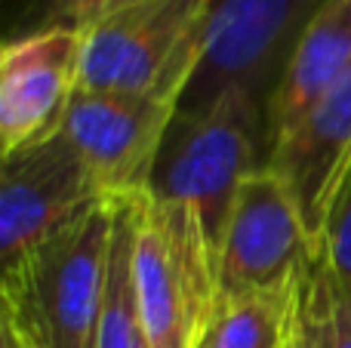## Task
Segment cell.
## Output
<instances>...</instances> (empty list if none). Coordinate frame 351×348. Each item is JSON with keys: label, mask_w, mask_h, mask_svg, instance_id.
I'll use <instances>...</instances> for the list:
<instances>
[{"label": "cell", "mask_w": 351, "mask_h": 348, "mask_svg": "<svg viewBox=\"0 0 351 348\" xmlns=\"http://www.w3.org/2000/svg\"><path fill=\"white\" fill-rule=\"evenodd\" d=\"M111 225L105 201L3 269V321L31 348H96Z\"/></svg>", "instance_id": "1"}, {"label": "cell", "mask_w": 351, "mask_h": 348, "mask_svg": "<svg viewBox=\"0 0 351 348\" xmlns=\"http://www.w3.org/2000/svg\"><path fill=\"white\" fill-rule=\"evenodd\" d=\"M262 142L268 145V123L259 117V92L228 90L197 114L179 111L158 154L148 195L197 216L216 269L237 191L259 170Z\"/></svg>", "instance_id": "2"}, {"label": "cell", "mask_w": 351, "mask_h": 348, "mask_svg": "<svg viewBox=\"0 0 351 348\" xmlns=\"http://www.w3.org/2000/svg\"><path fill=\"white\" fill-rule=\"evenodd\" d=\"M210 0H145L84 31L77 86L182 102L204 55Z\"/></svg>", "instance_id": "3"}, {"label": "cell", "mask_w": 351, "mask_h": 348, "mask_svg": "<svg viewBox=\"0 0 351 348\" xmlns=\"http://www.w3.org/2000/svg\"><path fill=\"white\" fill-rule=\"evenodd\" d=\"M136 287L148 345L200 348L216 308V259L188 207L142 197Z\"/></svg>", "instance_id": "4"}, {"label": "cell", "mask_w": 351, "mask_h": 348, "mask_svg": "<svg viewBox=\"0 0 351 348\" xmlns=\"http://www.w3.org/2000/svg\"><path fill=\"white\" fill-rule=\"evenodd\" d=\"M324 0H210L204 55L179 102L182 114L210 108L222 92H259L274 62L290 59Z\"/></svg>", "instance_id": "5"}, {"label": "cell", "mask_w": 351, "mask_h": 348, "mask_svg": "<svg viewBox=\"0 0 351 348\" xmlns=\"http://www.w3.org/2000/svg\"><path fill=\"white\" fill-rule=\"evenodd\" d=\"M179 105L127 92L77 86L59 133L96 179L108 201L142 197L152 188L154 164Z\"/></svg>", "instance_id": "6"}, {"label": "cell", "mask_w": 351, "mask_h": 348, "mask_svg": "<svg viewBox=\"0 0 351 348\" xmlns=\"http://www.w3.org/2000/svg\"><path fill=\"white\" fill-rule=\"evenodd\" d=\"M305 225L287 188L268 166L250 173L225 225L216 269V302L296 284L315 265Z\"/></svg>", "instance_id": "7"}, {"label": "cell", "mask_w": 351, "mask_h": 348, "mask_svg": "<svg viewBox=\"0 0 351 348\" xmlns=\"http://www.w3.org/2000/svg\"><path fill=\"white\" fill-rule=\"evenodd\" d=\"M105 201L108 197L62 133L6 158L0 188L3 269Z\"/></svg>", "instance_id": "8"}, {"label": "cell", "mask_w": 351, "mask_h": 348, "mask_svg": "<svg viewBox=\"0 0 351 348\" xmlns=\"http://www.w3.org/2000/svg\"><path fill=\"white\" fill-rule=\"evenodd\" d=\"M265 166L287 188L321 256L333 213L351 185V74L271 142Z\"/></svg>", "instance_id": "9"}, {"label": "cell", "mask_w": 351, "mask_h": 348, "mask_svg": "<svg viewBox=\"0 0 351 348\" xmlns=\"http://www.w3.org/2000/svg\"><path fill=\"white\" fill-rule=\"evenodd\" d=\"M84 31L40 28L0 53L3 160L59 133L80 80Z\"/></svg>", "instance_id": "10"}, {"label": "cell", "mask_w": 351, "mask_h": 348, "mask_svg": "<svg viewBox=\"0 0 351 348\" xmlns=\"http://www.w3.org/2000/svg\"><path fill=\"white\" fill-rule=\"evenodd\" d=\"M351 74V0H324L268 99V148Z\"/></svg>", "instance_id": "11"}, {"label": "cell", "mask_w": 351, "mask_h": 348, "mask_svg": "<svg viewBox=\"0 0 351 348\" xmlns=\"http://www.w3.org/2000/svg\"><path fill=\"white\" fill-rule=\"evenodd\" d=\"M142 197L114 201L108 275H105L102 308H99L96 348H152L139 308V287H136V232H139Z\"/></svg>", "instance_id": "12"}, {"label": "cell", "mask_w": 351, "mask_h": 348, "mask_svg": "<svg viewBox=\"0 0 351 348\" xmlns=\"http://www.w3.org/2000/svg\"><path fill=\"white\" fill-rule=\"evenodd\" d=\"M302 281L268 293L216 302L200 348H290Z\"/></svg>", "instance_id": "13"}, {"label": "cell", "mask_w": 351, "mask_h": 348, "mask_svg": "<svg viewBox=\"0 0 351 348\" xmlns=\"http://www.w3.org/2000/svg\"><path fill=\"white\" fill-rule=\"evenodd\" d=\"M296 348H351V287L330 275L321 256L299 293Z\"/></svg>", "instance_id": "14"}, {"label": "cell", "mask_w": 351, "mask_h": 348, "mask_svg": "<svg viewBox=\"0 0 351 348\" xmlns=\"http://www.w3.org/2000/svg\"><path fill=\"white\" fill-rule=\"evenodd\" d=\"M136 3H145V0H40V28L86 31Z\"/></svg>", "instance_id": "15"}, {"label": "cell", "mask_w": 351, "mask_h": 348, "mask_svg": "<svg viewBox=\"0 0 351 348\" xmlns=\"http://www.w3.org/2000/svg\"><path fill=\"white\" fill-rule=\"evenodd\" d=\"M321 262L327 265L336 281L351 287V185L327 228V238H324L321 247Z\"/></svg>", "instance_id": "16"}, {"label": "cell", "mask_w": 351, "mask_h": 348, "mask_svg": "<svg viewBox=\"0 0 351 348\" xmlns=\"http://www.w3.org/2000/svg\"><path fill=\"white\" fill-rule=\"evenodd\" d=\"M0 348H31V343L10 324V321L0 318Z\"/></svg>", "instance_id": "17"}]
</instances>
